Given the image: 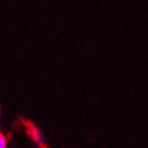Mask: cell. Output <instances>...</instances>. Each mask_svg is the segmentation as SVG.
Segmentation results:
<instances>
[{
    "label": "cell",
    "instance_id": "obj_1",
    "mask_svg": "<svg viewBox=\"0 0 148 148\" xmlns=\"http://www.w3.org/2000/svg\"><path fill=\"white\" fill-rule=\"evenodd\" d=\"M28 130H29V133H30V135H31V137L34 138V141L36 142L37 144H40V145L43 144V142H44L43 134H42V132L38 129L37 127H34V125H29Z\"/></svg>",
    "mask_w": 148,
    "mask_h": 148
},
{
    "label": "cell",
    "instance_id": "obj_2",
    "mask_svg": "<svg viewBox=\"0 0 148 148\" xmlns=\"http://www.w3.org/2000/svg\"><path fill=\"white\" fill-rule=\"evenodd\" d=\"M0 148H7V138L2 134H0Z\"/></svg>",
    "mask_w": 148,
    "mask_h": 148
},
{
    "label": "cell",
    "instance_id": "obj_3",
    "mask_svg": "<svg viewBox=\"0 0 148 148\" xmlns=\"http://www.w3.org/2000/svg\"><path fill=\"white\" fill-rule=\"evenodd\" d=\"M0 113H1V112H0Z\"/></svg>",
    "mask_w": 148,
    "mask_h": 148
}]
</instances>
